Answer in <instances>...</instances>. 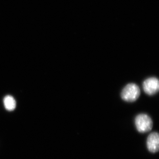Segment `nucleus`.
<instances>
[{"label": "nucleus", "mask_w": 159, "mask_h": 159, "mask_svg": "<svg viewBox=\"0 0 159 159\" xmlns=\"http://www.w3.org/2000/svg\"><path fill=\"white\" fill-rule=\"evenodd\" d=\"M144 92L148 95H154L159 91V80L156 77H150L143 83Z\"/></svg>", "instance_id": "obj_3"}, {"label": "nucleus", "mask_w": 159, "mask_h": 159, "mask_svg": "<svg viewBox=\"0 0 159 159\" xmlns=\"http://www.w3.org/2000/svg\"><path fill=\"white\" fill-rule=\"evenodd\" d=\"M4 104L6 110L11 111L16 108V102L13 97L11 96H7L4 98Z\"/></svg>", "instance_id": "obj_5"}, {"label": "nucleus", "mask_w": 159, "mask_h": 159, "mask_svg": "<svg viewBox=\"0 0 159 159\" xmlns=\"http://www.w3.org/2000/svg\"><path fill=\"white\" fill-rule=\"evenodd\" d=\"M147 147L152 153H156L159 151V134L153 132L148 135L147 139Z\"/></svg>", "instance_id": "obj_4"}, {"label": "nucleus", "mask_w": 159, "mask_h": 159, "mask_svg": "<svg viewBox=\"0 0 159 159\" xmlns=\"http://www.w3.org/2000/svg\"><path fill=\"white\" fill-rule=\"evenodd\" d=\"M140 88L137 84L130 83L126 85L121 93L122 99L128 102L136 101L140 95Z\"/></svg>", "instance_id": "obj_1"}, {"label": "nucleus", "mask_w": 159, "mask_h": 159, "mask_svg": "<svg viewBox=\"0 0 159 159\" xmlns=\"http://www.w3.org/2000/svg\"><path fill=\"white\" fill-rule=\"evenodd\" d=\"M135 124L137 130L141 133H145L151 130L153 126L152 120L145 114H139L135 119Z\"/></svg>", "instance_id": "obj_2"}]
</instances>
